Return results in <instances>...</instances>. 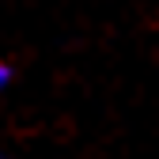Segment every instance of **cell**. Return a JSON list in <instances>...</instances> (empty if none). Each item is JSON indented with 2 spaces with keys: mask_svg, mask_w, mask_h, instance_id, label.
<instances>
[{
  "mask_svg": "<svg viewBox=\"0 0 159 159\" xmlns=\"http://www.w3.org/2000/svg\"><path fill=\"white\" fill-rule=\"evenodd\" d=\"M8 84V65H0V87Z\"/></svg>",
  "mask_w": 159,
  "mask_h": 159,
  "instance_id": "obj_1",
  "label": "cell"
}]
</instances>
